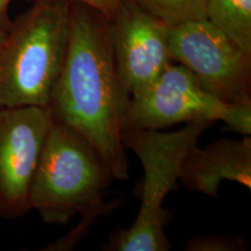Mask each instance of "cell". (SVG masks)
<instances>
[{
    "label": "cell",
    "instance_id": "9",
    "mask_svg": "<svg viewBox=\"0 0 251 251\" xmlns=\"http://www.w3.org/2000/svg\"><path fill=\"white\" fill-rule=\"evenodd\" d=\"M179 180L191 192L219 198L224 180L251 188V139H221L203 148L196 146L185 157Z\"/></svg>",
    "mask_w": 251,
    "mask_h": 251
},
{
    "label": "cell",
    "instance_id": "11",
    "mask_svg": "<svg viewBox=\"0 0 251 251\" xmlns=\"http://www.w3.org/2000/svg\"><path fill=\"white\" fill-rule=\"evenodd\" d=\"M149 14L169 26L205 19L207 0H134Z\"/></svg>",
    "mask_w": 251,
    "mask_h": 251
},
{
    "label": "cell",
    "instance_id": "10",
    "mask_svg": "<svg viewBox=\"0 0 251 251\" xmlns=\"http://www.w3.org/2000/svg\"><path fill=\"white\" fill-rule=\"evenodd\" d=\"M205 19L251 54V0H207Z\"/></svg>",
    "mask_w": 251,
    "mask_h": 251
},
{
    "label": "cell",
    "instance_id": "14",
    "mask_svg": "<svg viewBox=\"0 0 251 251\" xmlns=\"http://www.w3.org/2000/svg\"><path fill=\"white\" fill-rule=\"evenodd\" d=\"M13 0H0V28L7 31L11 27L12 20L9 19L8 8Z\"/></svg>",
    "mask_w": 251,
    "mask_h": 251
},
{
    "label": "cell",
    "instance_id": "6",
    "mask_svg": "<svg viewBox=\"0 0 251 251\" xmlns=\"http://www.w3.org/2000/svg\"><path fill=\"white\" fill-rule=\"evenodd\" d=\"M169 49L216 98L251 106V54L207 19L170 26Z\"/></svg>",
    "mask_w": 251,
    "mask_h": 251
},
{
    "label": "cell",
    "instance_id": "4",
    "mask_svg": "<svg viewBox=\"0 0 251 251\" xmlns=\"http://www.w3.org/2000/svg\"><path fill=\"white\" fill-rule=\"evenodd\" d=\"M212 122H190L175 131L125 129L122 142L139 157L143 168L141 206L129 228L109 235L102 250L168 251L171 243L165 234L166 196L177 187L185 157L198 146Z\"/></svg>",
    "mask_w": 251,
    "mask_h": 251
},
{
    "label": "cell",
    "instance_id": "5",
    "mask_svg": "<svg viewBox=\"0 0 251 251\" xmlns=\"http://www.w3.org/2000/svg\"><path fill=\"white\" fill-rule=\"evenodd\" d=\"M215 121L250 135L251 106L222 101L188 69L172 62L152 84L130 97L122 118V129L162 130L179 124Z\"/></svg>",
    "mask_w": 251,
    "mask_h": 251
},
{
    "label": "cell",
    "instance_id": "15",
    "mask_svg": "<svg viewBox=\"0 0 251 251\" xmlns=\"http://www.w3.org/2000/svg\"><path fill=\"white\" fill-rule=\"evenodd\" d=\"M6 33H7V31L2 29V28H0V45H1V43H2V41H4V39H5V36H6Z\"/></svg>",
    "mask_w": 251,
    "mask_h": 251
},
{
    "label": "cell",
    "instance_id": "3",
    "mask_svg": "<svg viewBox=\"0 0 251 251\" xmlns=\"http://www.w3.org/2000/svg\"><path fill=\"white\" fill-rule=\"evenodd\" d=\"M114 179L86 139L52 121L30 187V211L47 224L65 225L76 214L101 218L118 208L103 202Z\"/></svg>",
    "mask_w": 251,
    "mask_h": 251
},
{
    "label": "cell",
    "instance_id": "1",
    "mask_svg": "<svg viewBox=\"0 0 251 251\" xmlns=\"http://www.w3.org/2000/svg\"><path fill=\"white\" fill-rule=\"evenodd\" d=\"M130 96L113 57L109 20L99 11L71 2L67 57L49 109L91 143L117 180L129 178L122 142V118Z\"/></svg>",
    "mask_w": 251,
    "mask_h": 251
},
{
    "label": "cell",
    "instance_id": "8",
    "mask_svg": "<svg viewBox=\"0 0 251 251\" xmlns=\"http://www.w3.org/2000/svg\"><path fill=\"white\" fill-rule=\"evenodd\" d=\"M169 28L134 0L119 1L109 19V36L119 77L130 97L147 89L174 62Z\"/></svg>",
    "mask_w": 251,
    "mask_h": 251
},
{
    "label": "cell",
    "instance_id": "12",
    "mask_svg": "<svg viewBox=\"0 0 251 251\" xmlns=\"http://www.w3.org/2000/svg\"><path fill=\"white\" fill-rule=\"evenodd\" d=\"M185 249L188 251H236L246 250L241 237L227 235H202L191 238Z\"/></svg>",
    "mask_w": 251,
    "mask_h": 251
},
{
    "label": "cell",
    "instance_id": "7",
    "mask_svg": "<svg viewBox=\"0 0 251 251\" xmlns=\"http://www.w3.org/2000/svg\"><path fill=\"white\" fill-rule=\"evenodd\" d=\"M51 125L49 108L0 107V219L30 211L31 183Z\"/></svg>",
    "mask_w": 251,
    "mask_h": 251
},
{
    "label": "cell",
    "instance_id": "2",
    "mask_svg": "<svg viewBox=\"0 0 251 251\" xmlns=\"http://www.w3.org/2000/svg\"><path fill=\"white\" fill-rule=\"evenodd\" d=\"M0 45V107L49 108L67 57L70 0H33Z\"/></svg>",
    "mask_w": 251,
    "mask_h": 251
},
{
    "label": "cell",
    "instance_id": "13",
    "mask_svg": "<svg viewBox=\"0 0 251 251\" xmlns=\"http://www.w3.org/2000/svg\"><path fill=\"white\" fill-rule=\"evenodd\" d=\"M29 1H33V0H29ZM70 1L80 2V4L90 6V7L102 13L109 20L113 17V14H114L120 0H70Z\"/></svg>",
    "mask_w": 251,
    "mask_h": 251
}]
</instances>
